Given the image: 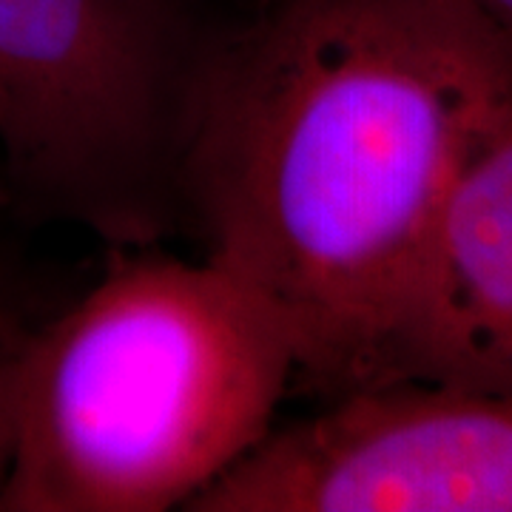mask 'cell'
I'll use <instances>...</instances> for the list:
<instances>
[{"label": "cell", "mask_w": 512, "mask_h": 512, "mask_svg": "<svg viewBox=\"0 0 512 512\" xmlns=\"http://www.w3.org/2000/svg\"><path fill=\"white\" fill-rule=\"evenodd\" d=\"M231 23L211 0H0L9 211L111 248L183 228V168Z\"/></svg>", "instance_id": "cell-3"}, {"label": "cell", "mask_w": 512, "mask_h": 512, "mask_svg": "<svg viewBox=\"0 0 512 512\" xmlns=\"http://www.w3.org/2000/svg\"><path fill=\"white\" fill-rule=\"evenodd\" d=\"M387 382L512 396V106L441 205L387 342Z\"/></svg>", "instance_id": "cell-5"}, {"label": "cell", "mask_w": 512, "mask_h": 512, "mask_svg": "<svg viewBox=\"0 0 512 512\" xmlns=\"http://www.w3.org/2000/svg\"><path fill=\"white\" fill-rule=\"evenodd\" d=\"M188 512H512V396L362 387L274 427Z\"/></svg>", "instance_id": "cell-4"}, {"label": "cell", "mask_w": 512, "mask_h": 512, "mask_svg": "<svg viewBox=\"0 0 512 512\" xmlns=\"http://www.w3.org/2000/svg\"><path fill=\"white\" fill-rule=\"evenodd\" d=\"M3 211H9V191H6L3 177H0V214H3Z\"/></svg>", "instance_id": "cell-8"}, {"label": "cell", "mask_w": 512, "mask_h": 512, "mask_svg": "<svg viewBox=\"0 0 512 512\" xmlns=\"http://www.w3.org/2000/svg\"><path fill=\"white\" fill-rule=\"evenodd\" d=\"M512 106V43L470 0H256L205 80L183 228L271 305L293 382L382 384L458 171Z\"/></svg>", "instance_id": "cell-1"}, {"label": "cell", "mask_w": 512, "mask_h": 512, "mask_svg": "<svg viewBox=\"0 0 512 512\" xmlns=\"http://www.w3.org/2000/svg\"><path fill=\"white\" fill-rule=\"evenodd\" d=\"M470 3L512 43V0H470Z\"/></svg>", "instance_id": "cell-7"}, {"label": "cell", "mask_w": 512, "mask_h": 512, "mask_svg": "<svg viewBox=\"0 0 512 512\" xmlns=\"http://www.w3.org/2000/svg\"><path fill=\"white\" fill-rule=\"evenodd\" d=\"M43 316L32 308L29 296L20 288V279L0 254V490L9 473L12 458V424L15 399L23 359L35 339Z\"/></svg>", "instance_id": "cell-6"}, {"label": "cell", "mask_w": 512, "mask_h": 512, "mask_svg": "<svg viewBox=\"0 0 512 512\" xmlns=\"http://www.w3.org/2000/svg\"><path fill=\"white\" fill-rule=\"evenodd\" d=\"M291 339L211 259L111 248L23 359L0 512L185 510L274 430Z\"/></svg>", "instance_id": "cell-2"}]
</instances>
